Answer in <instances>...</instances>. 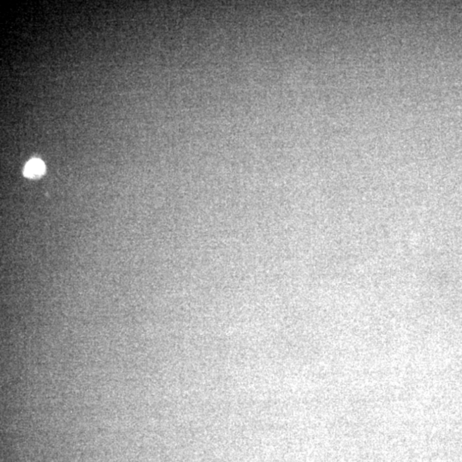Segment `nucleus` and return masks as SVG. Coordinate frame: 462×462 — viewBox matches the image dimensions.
<instances>
[{"label":"nucleus","instance_id":"f257e3e1","mask_svg":"<svg viewBox=\"0 0 462 462\" xmlns=\"http://www.w3.org/2000/svg\"><path fill=\"white\" fill-rule=\"evenodd\" d=\"M45 172V165L40 160L33 159L26 165L24 175L29 178H37Z\"/></svg>","mask_w":462,"mask_h":462}]
</instances>
